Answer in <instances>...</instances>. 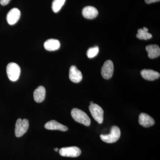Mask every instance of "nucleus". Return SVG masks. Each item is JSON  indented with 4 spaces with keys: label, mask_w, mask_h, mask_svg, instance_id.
<instances>
[{
    "label": "nucleus",
    "mask_w": 160,
    "mask_h": 160,
    "mask_svg": "<svg viewBox=\"0 0 160 160\" xmlns=\"http://www.w3.org/2000/svg\"><path fill=\"white\" fill-rule=\"evenodd\" d=\"M60 155L66 157L76 158L79 156L82 151L76 146L64 147L59 150Z\"/></svg>",
    "instance_id": "nucleus-6"
},
{
    "label": "nucleus",
    "mask_w": 160,
    "mask_h": 160,
    "mask_svg": "<svg viewBox=\"0 0 160 160\" xmlns=\"http://www.w3.org/2000/svg\"><path fill=\"white\" fill-rule=\"evenodd\" d=\"M143 30H144V31L148 32L149 29H148V28H146V27H144L143 28Z\"/></svg>",
    "instance_id": "nucleus-22"
},
{
    "label": "nucleus",
    "mask_w": 160,
    "mask_h": 160,
    "mask_svg": "<svg viewBox=\"0 0 160 160\" xmlns=\"http://www.w3.org/2000/svg\"><path fill=\"white\" fill-rule=\"evenodd\" d=\"M146 51L148 52L149 58L154 59L160 55V49L158 45H150L146 47Z\"/></svg>",
    "instance_id": "nucleus-16"
},
{
    "label": "nucleus",
    "mask_w": 160,
    "mask_h": 160,
    "mask_svg": "<svg viewBox=\"0 0 160 160\" xmlns=\"http://www.w3.org/2000/svg\"><path fill=\"white\" fill-rule=\"evenodd\" d=\"M141 74L142 77L147 81H154L158 79L160 77L158 72L151 69H143L141 71Z\"/></svg>",
    "instance_id": "nucleus-11"
},
{
    "label": "nucleus",
    "mask_w": 160,
    "mask_h": 160,
    "mask_svg": "<svg viewBox=\"0 0 160 160\" xmlns=\"http://www.w3.org/2000/svg\"><path fill=\"white\" fill-rule=\"evenodd\" d=\"M93 102H90V105H91V104H93Z\"/></svg>",
    "instance_id": "nucleus-24"
},
{
    "label": "nucleus",
    "mask_w": 160,
    "mask_h": 160,
    "mask_svg": "<svg viewBox=\"0 0 160 160\" xmlns=\"http://www.w3.org/2000/svg\"><path fill=\"white\" fill-rule=\"evenodd\" d=\"M99 52V48L98 46L89 48L87 52V55L89 58H92L96 56Z\"/></svg>",
    "instance_id": "nucleus-19"
},
{
    "label": "nucleus",
    "mask_w": 160,
    "mask_h": 160,
    "mask_svg": "<svg viewBox=\"0 0 160 160\" xmlns=\"http://www.w3.org/2000/svg\"><path fill=\"white\" fill-rule=\"evenodd\" d=\"M45 127L46 129L49 130H58L62 131H66L68 130V127L55 120H51L46 123L45 124Z\"/></svg>",
    "instance_id": "nucleus-12"
},
{
    "label": "nucleus",
    "mask_w": 160,
    "mask_h": 160,
    "mask_svg": "<svg viewBox=\"0 0 160 160\" xmlns=\"http://www.w3.org/2000/svg\"><path fill=\"white\" fill-rule=\"evenodd\" d=\"M21 16V12L18 8H13L11 9L7 13V21L10 25H13L16 24Z\"/></svg>",
    "instance_id": "nucleus-8"
},
{
    "label": "nucleus",
    "mask_w": 160,
    "mask_h": 160,
    "mask_svg": "<svg viewBox=\"0 0 160 160\" xmlns=\"http://www.w3.org/2000/svg\"><path fill=\"white\" fill-rule=\"evenodd\" d=\"M46 91L45 87L40 86L35 90L33 93L34 99L36 102L41 103L44 101L46 97Z\"/></svg>",
    "instance_id": "nucleus-14"
},
{
    "label": "nucleus",
    "mask_w": 160,
    "mask_h": 160,
    "mask_svg": "<svg viewBox=\"0 0 160 160\" xmlns=\"http://www.w3.org/2000/svg\"><path fill=\"white\" fill-rule=\"evenodd\" d=\"M114 71V66L112 61L110 60H107L102 67L101 74L104 79H109L112 77Z\"/></svg>",
    "instance_id": "nucleus-7"
},
{
    "label": "nucleus",
    "mask_w": 160,
    "mask_h": 160,
    "mask_svg": "<svg viewBox=\"0 0 160 160\" xmlns=\"http://www.w3.org/2000/svg\"><path fill=\"white\" fill-rule=\"evenodd\" d=\"M69 78L70 80L73 82L79 83L82 80V74L78 70L76 66H72L69 69Z\"/></svg>",
    "instance_id": "nucleus-9"
},
{
    "label": "nucleus",
    "mask_w": 160,
    "mask_h": 160,
    "mask_svg": "<svg viewBox=\"0 0 160 160\" xmlns=\"http://www.w3.org/2000/svg\"><path fill=\"white\" fill-rule=\"evenodd\" d=\"M138 122L141 126L145 128L151 127L155 124L154 120L149 115L145 113H141L140 114Z\"/></svg>",
    "instance_id": "nucleus-10"
},
{
    "label": "nucleus",
    "mask_w": 160,
    "mask_h": 160,
    "mask_svg": "<svg viewBox=\"0 0 160 160\" xmlns=\"http://www.w3.org/2000/svg\"><path fill=\"white\" fill-rule=\"evenodd\" d=\"M44 46L46 50L49 51H53L59 49L61 44L58 40L50 39L45 42Z\"/></svg>",
    "instance_id": "nucleus-15"
},
{
    "label": "nucleus",
    "mask_w": 160,
    "mask_h": 160,
    "mask_svg": "<svg viewBox=\"0 0 160 160\" xmlns=\"http://www.w3.org/2000/svg\"><path fill=\"white\" fill-rule=\"evenodd\" d=\"M121 136V131L119 128L117 126H113L111 128L110 132L108 134L100 135L101 139L107 143H113L118 141Z\"/></svg>",
    "instance_id": "nucleus-2"
},
{
    "label": "nucleus",
    "mask_w": 160,
    "mask_h": 160,
    "mask_svg": "<svg viewBox=\"0 0 160 160\" xmlns=\"http://www.w3.org/2000/svg\"><path fill=\"white\" fill-rule=\"evenodd\" d=\"M98 12L96 8L92 6H87L82 10V15L84 18L88 19H92L96 18Z\"/></svg>",
    "instance_id": "nucleus-13"
},
{
    "label": "nucleus",
    "mask_w": 160,
    "mask_h": 160,
    "mask_svg": "<svg viewBox=\"0 0 160 160\" xmlns=\"http://www.w3.org/2000/svg\"><path fill=\"white\" fill-rule=\"evenodd\" d=\"M10 0H0V3L2 6H6L9 4Z\"/></svg>",
    "instance_id": "nucleus-20"
},
{
    "label": "nucleus",
    "mask_w": 160,
    "mask_h": 160,
    "mask_svg": "<svg viewBox=\"0 0 160 160\" xmlns=\"http://www.w3.org/2000/svg\"><path fill=\"white\" fill-rule=\"evenodd\" d=\"M136 37L139 39L147 40L152 38V35L148 32L144 31L142 29H139L138 30V33Z\"/></svg>",
    "instance_id": "nucleus-18"
},
{
    "label": "nucleus",
    "mask_w": 160,
    "mask_h": 160,
    "mask_svg": "<svg viewBox=\"0 0 160 160\" xmlns=\"http://www.w3.org/2000/svg\"><path fill=\"white\" fill-rule=\"evenodd\" d=\"M160 0H145V2L147 4H151L156 2H160Z\"/></svg>",
    "instance_id": "nucleus-21"
},
{
    "label": "nucleus",
    "mask_w": 160,
    "mask_h": 160,
    "mask_svg": "<svg viewBox=\"0 0 160 160\" xmlns=\"http://www.w3.org/2000/svg\"><path fill=\"white\" fill-rule=\"evenodd\" d=\"M71 114L73 119L86 126H90L91 120L86 112L77 108H74L72 110Z\"/></svg>",
    "instance_id": "nucleus-1"
},
{
    "label": "nucleus",
    "mask_w": 160,
    "mask_h": 160,
    "mask_svg": "<svg viewBox=\"0 0 160 160\" xmlns=\"http://www.w3.org/2000/svg\"><path fill=\"white\" fill-rule=\"evenodd\" d=\"M29 127V121L27 119H18L16 123L15 129V134L16 136L18 138L22 136L27 131Z\"/></svg>",
    "instance_id": "nucleus-4"
},
{
    "label": "nucleus",
    "mask_w": 160,
    "mask_h": 160,
    "mask_svg": "<svg viewBox=\"0 0 160 160\" xmlns=\"http://www.w3.org/2000/svg\"><path fill=\"white\" fill-rule=\"evenodd\" d=\"M54 149L55 151L56 152H58V150H59V149H58V148H55V149Z\"/></svg>",
    "instance_id": "nucleus-23"
},
{
    "label": "nucleus",
    "mask_w": 160,
    "mask_h": 160,
    "mask_svg": "<svg viewBox=\"0 0 160 160\" xmlns=\"http://www.w3.org/2000/svg\"><path fill=\"white\" fill-rule=\"evenodd\" d=\"M89 109L94 120L99 124H102L104 120V111L102 108L97 104L93 103L89 106Z\"/></svg>",
    "instance_id": "nucleus-5"
},
{
    "label": "nucleus",
    "mask_w": 160,
    "mask_h": 160,
    "mask_svg": "<svg viewBox=\"0 0 160 160\" xmlns=\"http://www.w3.org/2000/svg\"><path fill=\"white\" fill-rule=\"evenodd\" d=\"M66 0H53L52 5V9L53 12L57 13L60 11Z\"/></svg>",
    "instance_id": "nucleus-17"
},
{
    "label": "nucleus",
    "mask_w": 160,
    "mask_h": 160,
    "mask_svg": "<svg viewBox=\"0 0 160 160\" xmlns=\"http://www.w3.org/2000/svg\"><path fill=\"white\" fill-rule=\"evenodd\" d=\"M6 72L9 79L12 82H16L19 78L21 69L20 66L16 63H9L7 65Z\"/></svg>",
    "instance_id": "nucleus-3"
}]
</instances>
